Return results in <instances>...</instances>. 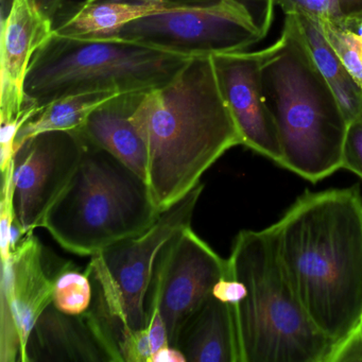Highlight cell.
<instances>
[{
	"instance_id": "obj_1",
	"label": "cell",
	"mask_w": 362,
	"mask_h": 362,
	"mask_svg": "<svg viewBox=\"0 0 362 362\" xmlns=\"http://www.w3.org/2000/svg\"><path fill=\"white\" fill-rule=\"evenodd\" d=\"M271 228L303 306L336 346L362 324L359 189L307 192Z\"/></svg>"
},
{
	"instance_id": "obj_2",
	"label": "cell",
	"mask_w": 362,
	"mask_h": 362,
	"mask_svg": "<svg viewBox=\"0 0 362 362\" xmlns=\"http://www.w3.org/2000/svg\"><path fill=\"white\" fill-rule=\"evenodd\" d=\"M133 124L147 147V181L160 211L194 189L226 151L243 145L211 56L192 57L166 83L141 92Z\"/></svg>"
},
{
	"instance_id": "obj_3",
	"label": "cell",
	"mask_w": 362,
	"mask_h": 362,
	"mask_svg": "<svg viewBox=\"0 0 362 362\" xmlns=\"http://www.w3.org/2000/svg\"><path fill=\"white\" fill-rule=\"evenodd\" d=\"M262 83L279 132L281 166L317 183L342 168L349 122L311 54L298 14L262 49Z\"/></svg>"
},
{
	"instance_id": "obj_4",
	"label": "cell",
	"mask_w": 362,
	"mask_h": 362,
	"mask_svg": "<svg viewBox=\"0 0 362 362\" xmlns=\"http://www.w3.org/2000/svg\"><path fill=\"white\" fill-rule=\"evenodd\" d=\"M228 275L247 288L234 310L240 362H327L334 344L317 329L296 294L272 228L241 230Z\"/></svg>"
},
{
	"instance_id": "obj_5",
	"label": "cell",
	"mask_w": 362,
	"mask_h": 362,
	"mask_svg": "<svg viewBox=\"0 0 362 362\" xmlns=\"http://www.w3.org/2000/svg\"><path fill=\"white\" fill-rule=\"evenodd\" d=\"M160 214L145 179L109 152L84 141L79 166L42 228L69 253L93 256L145 232Z\"/></svg>"
},
{
	"instance_id": "obj_6",
	"label": "cell",
	"mask_w": 362,
	"mask_h": 362,
	"mask_svg": "<svg viewBox=\"0 0 362 362\" xmlns=\"http://www.w3.org/2000/svg\"><path fill=\"white\" fill-rule=\"evenodd\" d=\"M190 58L132 42L54 33L33 58L25 92L37 107L83 93L145 92L168 82Z\"/></svg>"
},
{
	"instance_id": "obj_7",
	"label": "cell",
	"mask_w": 362,
	"mask_h": 362,
	"mask_svg": "<svg viewBox=\"0 0 362 362\" xmlns=\"http://www.w3.org/2000/svg\"><path fill=\"white\" fill-rule=\"evenodd\" d=\"M204 185L198 184L185 197L160 211L149 228L92 256L86 272L94 290L92 307L119 349L147 327L146 298L158 254L192 216Z\"/></svg>"
},
{
	"instance_id": "obj_8",
	"label": "cell",
	"mask_w": 362,
	"mask_h": 362,
	"mask_svg": "<svg viewBox=\"0 0 362 362\" xmlns=\"http://www.w3.org/2000/svg\"><path fill=\"white\" fill-rule=\"evenodd\" d=\"M266 37L241 0L179 1L165 11L129 23L107 40L132 42L186 57L247 52Z\"/></svg>"
},
{
	"instance_id": "obj_9",
	"label": "cell",
	"mask_w": 362,
	"mask_h": 362,
	"mask_svg": "<svg viewBox=\"0 0 362 362\" xmlns=\"http://www.w3.org/2000/svg\"><path fill=\"white\" fill-rule=\"evenodd\" d=\"M228 260L218 255L190 226L160 250L146 298V309L156 307L166 324L169 345L175 346L188 317L228 276Z\"/></svg>"
},
{
	"instance_id": "obj_10",
	"label": "cell",
	"mask_w": 362,
	"mask_h": 362,
	"mask_svg": "<svg viewBox=\"0 0 362 362\" xmlns=\"http://www.w3.org/2000/svg\"><path fill=\"white\" fill-rule=\"evenodd\" d=\"M84 141L76 132L50 131L25 139L8 171L14 221L23 234L42 228L44 218L79 166Z\"/></svg>"
},
{
	"instance_id": "obj_11",
	"label": "cell",
	"mask_w": 362,
	"mask_h": 362,
	"mask_svg": "<svg viewBox=\"0 0 362 362\" xmlns=\"http://www.w3.org/2000/svg\"><path fill=\"white\" fill-rule=\"evenodd\" d=\"M54 266L35 237L28 235L3 259L1 361L25 362L29 334L44 309L52 303L54 281L64 267Z\"/></svg>"
},
{
	"instance_id": "obj_12",
	"label": "cell",
	"mask_w": 362,
	"mask_h": 362,
	"mask_svg": "<svg viewBox=\"0 0 362 362\" xmlns=\"http://www.w3.org/2000/svg\"><path fill=\"white\" fill-rule=\"evenodd\" d=\"M222 96L236 122L243 145L281 166L279 132L267 105L262 83L264 52L211 56Z\"/></svg>"
},
{
	"instance_id": "obj_13",
	"label": "cell",
	"mask_w": 362,
	"mask_h": 362,
	"mask_svg": "<svg viewBox=\"0 0 362 362\" xmlns=\"http://www.w3.org/2000/svg\"><path fill=\"white\" fill-rule=\"evenodd\" d=\"M122 361L119 349L96 311L67 315L49 304L37 317L25 362Z\"/></svg>"
},
{
	"instance_id": "obj_14",
	"label": "cell",
	"mask_w": 362,
	"mask_h": 362,
	"mask_svg": "<svg viewBox=\"0 0 362 362\" xmlns=\"http://www.w3.org/2000/svg\"><path fill=\"white\" fill-rule=\"evenodd\" d=\"M54 35V21L33 0H13L9 13L1 20L0 57V118L18 119L31 103L25 84L37 52Z\"/></svg>"
},
{
	"instance_id": "obj_15",
	"label": "cell",
	"mask_w": 362,
	"mask_h": 362,
	"mask_svg": "<svg viewBox=\"0 0 362 362\" xmlns=\"http://www.w3.org/2000/svg\"><path fill=\"white\" fill-rule=\"evenodd\" d=\"M139 93L118 95L103 103L76 133L86 143L109 152L146 180L147 147L131 118Z\"/></svg>"
},
{
	"instance_id": "obj_16",
	"label": "cell",
	"mask_w": 362,
	"mask_h": 362,
	"mask_svg": "<svg viewBox=\"0 0 362 362\" xmlns=\"http://www.w3.org/2000/svg\"><path fill=\"white\" fill-rule=\"evenodd\" d=\"M175 347L188 362H240L232 305L211 294L184 323Z\"/></svg>"
},
{
	"instance_id": "obj_17",
	"label": "cell",
	"mask_w": 362,
	"mask_h": 362,
	"mask_svg": "<svg viewBox=\"0 0 362 362\" xmlns=\"http://www.w3.org/2000/svg\"><path fill=\"white\" fill-rule=\"evenodd\" d=\"M179 1L134 4L126 1H86L76 6L71 13L54 21V33L79 40H107L133 21L158 13Z\"/></svg>"
},
{
	"instance_id": "obj_18",
	"label": "cell",
	"mask_w": 362,
	"mask_h": 362,
	"mask_svg": "<svg viewBox=\"0 0 362 362\" xmlns=\"http://www.w3.org/2000/svg\"><path fill=\"white\" fill-rule=\"evenodd\" d=\"M298 16L315 64L329 84L349 124L362 114V88L328 43L320 23L309 16Z\"/></svg>"
},
{
	"instance_id": "obj_19",
	"label": "cell",
	"mask_w": 362,
	"mask_h": 362,
	"mask_svg": "<svg viewBox=\"0 0 362 362\" xmlns=\"http://www.w3.org/2000/svg\"><path fill=\"white\" fill-rule=\"evenodd\" d=\"M118 95L122 94L113 92L83 93L62 97L39 107L18 130L14 139V150L25 139L40 133L50 131L77 132L97 107Z\"/></svg>"
},
{
	"instance_id": "obj_20",
	"label": "cell",
	"mask_w": 362,
	"mask_h": 362,
	"mask_svg": "<svg viewBox=\"0 0 362 362\" xmlns=\"http://www.w3.org/2000/svg\"><path fill=\"white\" fill-rule=\"evenodd\" d=\"M94 290L88 272L63 269L54 281L52 304L67 315H82L92 306Z\"/></svg>"
},
{
	"instance_id": "obj_21",
	"label": "cell",
	"mask_w": 362,
	"mask_h": 362,
	"mask_svg": "<svg viewBox=\"0 0 362 362\" xmlns=\"http://www.w3.org/2000/svg\"><path fill=\"white\" fill-rule=\"evenodd\" d=\"M319 23L328 43L354 80L362 88L361 37L329 21Z\"/></svg>"
},
{
	"instance_id": "obj_22",
	"label": "cell",
	"mask_w": 362,
	"mask_h": 362,
	"mask_svg": "<svg viewBox=\"0 0 362 362\" xmlns=\"http://www.w3.org/2000/svg\"><path fill=\"white\" fill-rule=\"evenodd\" d=\"M275 6L284 14L306 16L317 22L329 21L339 24L343 18L339 0H275Z\"/></svg>"
},
{
	"instance_id": "obj_23",
	"label": "cell",
	"mask_w": 362,
	"mask_h": 362,
	"mask_svg": "<svg viewBox=\"0 0 362 362\" xmlns=\"http://www.w3.org/2000/svg\"><path fill=\"white\" fill-rule=\"evenodd\" d=\"M342 168L355 173L362 180V114L349 124Z\"/></svg>"
},
{
	"instance_id": "obj_24",
	"label": "cell",
	"mask_w": 362,
	"mask_h": 362,
	"mask_svg": "<svg viewBox=\"0 0 362 362\" xmlns=\"http://www.w3.org/2000/svg\"><path fill=\"white\" fill-rule=\"evenodd\" d=\"M96 1H105V0H86V3L92 4ZM107 1H126L134 4H160L173 3V1H184V0H107ZM249 6L259 24L260 28L264 31V35H268L273 18H274L275 0H241Z\"/></svg>"
},
{
	"instance_id": "obj_25",
	"label": "cell",
	"mask_w": 362,
	"mask_h": 362,
	"mask_svg": "<svg viewBox=\"0 0 362 362\" xmlns=\"http://www.w3.org/2000/svg\"><path fill=\"white\" fill-rule=\"evenodd\" d=\"M362 362V324L342 342L334 346L327 362Z\"/></svg>"
},
{
	"instance_id": "obj_26",
	"label": "cell",
	"mask_w": 362,
	"mask_h": 362,
	"mask_svg": "<svg viewBox=\"0 0 362 362\" xmlns=\"http://www.w3.org/2000/svg\"><path fill=\"white\" fill-rule=\"evenodd\" d=\"M213 296L221 302L236 306L247 296V288L243 281L228 275L216 284Z\"/></svg>"
},
{
	"instance_id": "obj_27",
	"label": "cell",
	"mask_w": 362,
	"mask_h": 362,
	"mask_svg": "<svg viewBox=\"0 0 362 362\" xmlns=\"http://www.w3.org/2000/svg\"><path fill=\"white\" fill-rule=\"evenodd\" d=\"M185 356L177 347L169 346L158 351L151 358V362H186Z\"/></svg>"
},
{
	"instance_id": "obj_28",
	"label": "cell",
	"mask_w": 362,
	"mask_h": 362,
	"mask_svg": "<svg viewBox=\"0 0 362 362\" xmlns=\"http://www.w3.org/2000/svg\"><path fill=\"white\" fill-rule=\"evenodd\" d=\"M33 1L46 16L54 21L64 7L66 0H33Z\"/></svg>"
},
{
	"instance_id": "obj_29",
	"label": "cell",
	"mask_w": 362,
	"mask_h": 362,
	"mask_svg": "<svg viewBox=\"0 0 362 362\" xmlns=\"http://www.w3.org/2000/svg\"><path fill=\"white\" fill-rule=\"evenodd\" d=\"M338 25L362 37V13L343 16L342 21Z\"/></svg>"
},
{
	"instance_id": "obj_30",
	"label": "cell",
	"mask_w": 362,
	"mask_h": 362,
	"mask_svg": "<svg viewBox=\"0 0 362 362\" xmlns=\"http://www.w3.org/2000/svg\"><path fill=\"white\" fill-rule=\"evenodd\" d=\"M343 16L362 13V0H339Z\"/></svg>"
},
{
	"instance_id": "obj_31",
	"label": "cell",
	"mask_w": 362,
	"mask_h": 362,
	"mask_svg": "<svg viewBox=\"0 0 362 362\" xmlns=\"http://www.w3.org/2000/svg\"><path fill=\"white\" fill-rule=\"evenodd\" d=\"M13 0H0V20H4L9 13Z\"/></svg>"
}]
</instances>
